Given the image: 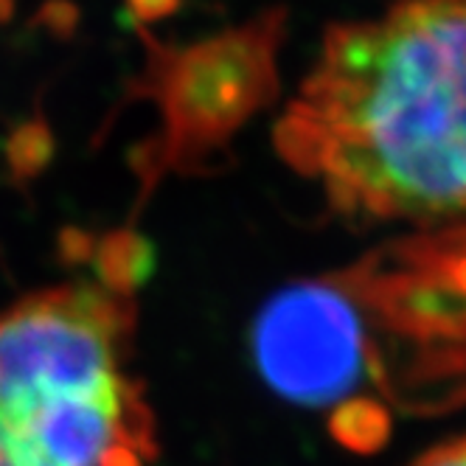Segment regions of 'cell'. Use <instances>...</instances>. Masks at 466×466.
<instances>
[{
	"label": "cell",
	"instance_id": "cell-2",
	"mask_svg": "<svg viewBox=\"0 0 466 466\" xmlns=\"http://www.w3.org/2000/svg\"><path fill=\"white\" fill-rule=\"evenodd\" d=\"M132 304L65 284L0 315V466H147L152 413L129 371Z\"/></svg>",
	"mask_w": 466,
	"mask_h": 466
},
{
	"label": "cell",
	"instance_id": "cell-4",
	"mask_svg": "<svg viewBox=\"0 0 466 466\" xmlns=\"http://www.w3.org/2000/svg\"><path fill=\"white\" fill-rule=\"evenodd\" d=\"M413 466H466V436L424 452Z\"/></svg>",
	"mask_w": 466,
	"mask_h": 466
},
{
	"label": "cell",
	"instance_id": "cell-1",
	"mask_svg": "<svg viewBox=\"0 0 466 466\" xmlns=\"http://www.w3.org/2000/svg\"><path fill=\"white\" fill-rule=\"evenodd\" d=\"M276 147L346 217L463 222L466 0H396L329 28Z\"/></svg>",
	"mask_w": 466,
	"mask_h": 466
},
{
	"label": "cell",
	"instance_id": "cell-3",
	"mask_svg": "<svg viewBox=\"0 0 466 466\" xmlns=\"http://www.w3.org/2000/svg\"><path fill=\"white\" fill-rule=\"evenodd\" d=\"M256 369L279 396L298 405L340 402L362 377V351L338 281L281 289L253 326Z\"/></svg>",
	"mask_w": 466,
	"mask_h": 466
}]
</instances>
